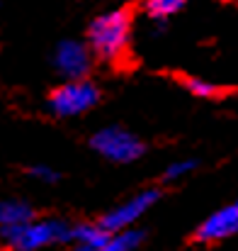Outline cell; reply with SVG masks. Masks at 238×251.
<instances>
[{
  "label": "cell",
  "instance_id": "obj_1",
  "mask_svg": "<svg viewBox=\"0 0 238 251\" xmlns=\"http://www.w3.org/2000/svg\"><path fill=\"white\" fill-rule=\"evenodd\" d=\"M134 34V17L127 7H112L100 12L87 25L85 44L92 51V59L105 64H119L127 59Z\"/></svg>",
  "mask_w": 238,
  "mask_h": 251
},
{
  "label": "cell",
  "instance_id": "obj_2",
  "mask_svg": "<svg viewBox=\"0 0 238 251\" xmlns=\"http://www.w3.org/2000/svg\"><path fill=\"white\" fill-rule=\"evenodd\" d=\"M0 237L15 251H37L51 244H71V225L56 217L24 220L20 225L0 229Z\"/></svg>",
  "mask_w": 238,
  "mask_h": 251
},
{
  "label": "cell",
  "instance_id": "obj_3",
  "mask_svg": "<svg viewBox=\"0 0 238 251\" xmlns=\"http://www.w3.org/2000/svg\"><path fill=\"white\" fill-rule=\"evenodd\" d=\"M100 102V88L87 78H68L49 95V110L61 117H80Z\"/></svg>",
  "mask_w": 238,
  "mask_h": 251
},
{
  "label": "cell",
  "instance_id": "obj_4",
  "mask_svg": "<svg viewBox=\"0 0 238 251\" xmlns=\"http://www.w3.org/2000/svg\"><path fill=\"white\" fill-rule=\"evenodd\" d=\"M90 147L112 164H131L146 154V144L124 127H102L90 137Z\"/></svg>",
  "mask_w": 238,
  "mask_h": 251
},
{
  "label": "cell",
  "instance_id": "obj_5",
  "mask_svg": "<svg viewBox=\"0 0 238 251\" xmlns=\"http://www.w3.org/2000/svg\"><path fill=\"white\" fill-rule=\"evenodd\" d=\"M160 198V190L158 188H149V190H141L139 195H134V198H129L127 202H122V205H117V207H112L109 212H105V217L97 222L102 229H107L109 234L112 232H122V229H129V227H134L156 202H158Z\"/></svg>",
  "mask_w": 238,
  "mask_h": 251
},
{
  "label": "cell",
  "instance_id": "obj_6",
  "mask_svg": "<svg viewBox=\"0 0 238 251\" xmlns=\"http://www.w3.org/2000/svg\"><path fill=\"white\" fill-rule=\"evenodd\" d=\"M51 61H54L56 74L64 76V81H68V78H87V74L92 69V51L80 39H64L54 49Z\"/></svg>",
  "mask_w": 238,
  "mask_h": 251
},
{
  "label": "cell",
  "instance_id": "obj_7",
  "mask_svg": "<svg viewBox=\"0 0 238 251\" xmlns=\"http://www.w3.org/2000/svg\"><path fill=\"white\" fill-rule=\"evenodd\" d=\"M238 229V205H224L216 212H212L195 232V239L199 244H219L224 239H231Z\"/></svg>",
  "mask_w": 238,
  "mask_h": 251
},
{
  "label": "cell",
  "instance_id": "obj_8",
  "mask_svg": "<svg viewBox=\"0 0 238 251\" xmlns=\"http://www.w3.org/2000/svg\"><path fill=\"white\" fill-rule=\"evenodd\" d=\"M109 239V232L102 229L100 225H71V244H83L90 249L102 247Z\"/></svg>",
  "mask_w": 238,
  "mask_h": 251
},
{
  "label": "cell",
  "instance_id": "obj_9",
  "mask_svg": "<svg viewBox=\"0 0 238 251\" xmlns=\"http://www.w3.org/2000/svg\"><path fill=\"white\" fill-rule=\"evenodd\" d=\"M141 242H144V232L129 227V229H122V232H112L109 239L102 247L92 251H136L141 247Z\"/></svg>",
  "mask_w": 238,
  "mask_h": 251
},
{
  "label": "cell",
  "instance_id": "obj_10",
  "mask_svg": "<svg viewBox=\"0 0 238 251\" xmlns=\"http://www.w3.org/2000/svg\"><path fill=\"white\" fill-rule=\"evenodd\" d=\"M34 217V210L22 200H0V229Z\"/></svg>",
  "mask_w": 238,
  "mask_h": 251
},
{
  "label": "cell",
  "instance_id": "obj_11",
  "mask_svg": "<svg viewBox=\"0 0 238 251\" xmlns=\"http://www.w3.org/2000/svg\"><path fill=\"white\" fill-rule=\"evenodd\" d=\"M185 5H187V0H144L146 15L153 22H158V25H163L165 20H170L173 15H177Z\"/></svg>",
  "mask_w": 238,
  "mask_h": 251
},
{
  "label": "cell",
  "instance_id": "obj_12",
  "mask_svg": "<svg viewBox=\"0 0 238 251\" xmlns=\"http://www.w3.org/2000/svg\"><path fill=\"white\" fill-rule=\"evenodd\" d=\"M182 85H185L187 93L195 95V98L212 100V98H219V95H221V85L212 83V81H207V78H199V76H185V78H182Z\"/></svg>",
  "mask_w": 238,
  "mask_h": 251
},
{
  "label": "cell",
  "instance_id": "obj_13",
  "mask_svg": "<svg viewBox=\"0 0 238 251\" xmlns=\"http://www.w3.org/2000/svg\"><path fill=\"white\" fill-rule=\"evenodd\" d=\"M197 168V161L195 159H180V161H173L170 166L165 168V180H177V178H185L190 176L192 171Z\"/></svg>",
  "mask_w": 238,
  "mask_h": 251
},
{
  "label": "cell",
  "instance_id": "obj_14",
  "mask_svg": "<svg viewBox=\"0 0 238 251\" xmlns=\"http://www.w3.org/2000/svg\"><path fill=\"white\" fill-rule=\"evenodd\" d=\"M34 180H42V183H56L59 178H61V173L59 171H54L51 166H44V164H37V166H29L27 171Z\"/></svg>",
  "mask_w": 238,
  "mask_h": 251
}]
</instances>
